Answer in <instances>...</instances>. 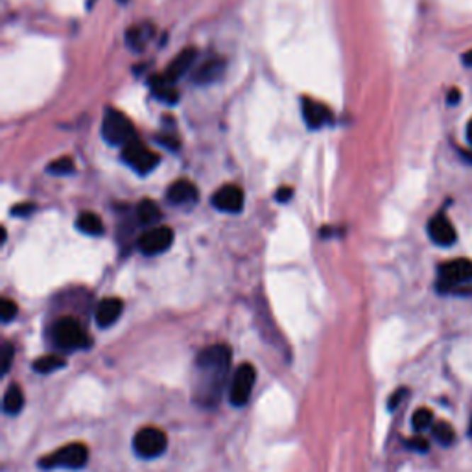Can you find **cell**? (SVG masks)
I'll return each mask as SVG.
<instances>
[{"label": "cell", "instance_id": "obj_1", "mask_svg": "<svg viewBox=\"0 0 472 472\" xmlns=\"http://www.w3.org/2000/svg\"><path fill=\"white\" fill-rule=\"evenodd\" d=\"M232 351L225 343L203 349L196 358L192 398L201 408H216L229 378Z\"/></svg>", "mask_w": 472, "mask_h": 472}, {"label": "cell", "instance_id": "obj_2", "mask_svg": "<svg viewBox=\"0 0 472 472\" xmlns=\"http://www.w3.org/2000/svg\"><path fill=\"white\" fill-rule=\"evenodd\" d=\"M50 339L63 351H84L91 347V338L76 318H61L52 325Z\"/></svg>", "mask_w": 472, "mask_h": 472}, {"label": "cell", "instance_id": "obj_3", "mask_svg": "<svg viewBox=\"0 0 472 472\" xmlns=\"http://www.w3.org/2000/svg\"><path fill=\"white\" fill-rule=\"evenodd\" d=\"M468 283H472L471 259H456L439 266L437 290L441 293H465Z\"/></svg>", "mask_w": 472, "mask_h": 472}, {"label": "cell", "instance_id": "obj_4", "mask_svg": "<svg viewBox=\"0 0 472 472\" xmlns=\"http://www.w3.org/2000/svg\"><path fill=\"white\" fill-rule=\"evenodd\" d=\"M102 135L107 142L113 146H122V148L137 140V133H135L131 120L124 113L116 111V109H109L103 116Z\"/></svg>", "mask_w": 472, "mask_h": 472}, {"label": "cell", "instance_id": "obj_5", "mask_svg": "<svg viewBox=\"0 0 472 472\" xmlns=\"http://www.w3.org/2000/svg\"><path fill=\"white\" fill-rule=\"evenodd\" d=\"M89 461V449L84 443H70L65 444L63 449L56 450L50 456H45V458L39 461V467L52 471V468H70V471H76V468L85 467Z\"/></svg>", "mask_w": 472, "mask_h": 472}, {"label": "cell", "instance_id": "obj_6", "mask_svg": "<svg viewBox=\"0 0 472 472\" xmlns=\"http://www.w3.org/2000/svg\"><path fill=\"white\" fill-rule=\"evenodd\" d=\"M168 437L167 434L155 426H144L133 437V449L137 456L142 459L159 458L161 454L167 452Z\"/></svg>", "mask_w": 472, "mask_h": 472}, {"label": "cell", "instance_id": "obj_7", "mask_svg": "<svg viewBox=\"0 0 472 472\" xmlns=\"http://www.w3.org/2000/svg\"><path fill=\"white\" fill-rule=\"evenodd\" d=\"M257 382V369L251 364H240L229 384V400L232 406H246L249 403Z\"/></svg>", "mask_w": 472, "mask_h": 472}, {"label": "cell", "instance_id": "obj_8", "mask_svg": "<svg viewBox=\"0 0 472 472\" xmlns=\"http://www.w3.org/2000/svg\"><path fill=\"white\" fill-rule=\"evenodd\" d=\"M172 242H174V232L170 227L167 225H157L152 227L148 231L144 232L137 242V247L142 255H161L167 249H170Z\"/></svg>", "mask_w": 472, "mask_h": 472}, {"label": "cell", "instance_id": "obj_9", "mask_svg": "<svg viewBox=\"0 0 472 472\" xmlns=\"http://www.w3.org/2000/svg\"><path fill=\"white\" fill-rule=\"evenodd\" d=\"M122 159H124L125 164H130L133 170H137L139 174H148L153 168L157 167L161 157L157 153L150 152L142 142L135 140V142L128 144L122 148Z\"/></svg>", "mask_w": 472, "mask_h": 472}, {"label": "cell", "instance_id": "obj_10", "mask_svg": "<svg viewBox=\"0 0 472 472\" xmlns=\"http://www.w3.org/2000/svg\"><path fill=\"white\" fill-rule=\"evenodd\" d=\"M213 205L222 213H240L244 208V192L240 186L225 185L213 196Z\"/></svg>", "mask_w": 472, "mask_h": 472}, {"label": "cell", "instance_id": "obj_11", "mask_svg": "<svg viewBox=\"0 0 472 472\" xmlns=\"http://www.w3.org/2000/svg\"><path fill=\"white\" fill-rule=\"evenodd\" d=\"M428 236H430V240L434 244L443 247L452 246L456 238H458L452 222L444 214H437V216L432 218L430 223H428Z\"/></svg>", "mask_w": 472, "mask_h": 472}, {"label": "cell", "instance_id": "obj_12", "mask_svg": "<svg viewBox=\"0 0 472 472\" xmlns=\"http://www.w3.org/2000/svg\"><path fill=\"white\" fill-rule=\"evenodd\" d=\"M122 310H124L122 299H118V297H107V299L98 303L94 320H96L98 327L107 329V327H111L113 323L118 321V318L122 315Z\"/></svg>", "mask_w": 472, "mask_h": 472}, {"label": "cell", "instance_id": "obj_13", "mask_svg": "<svg viewBox=\"0 0 472 472\" xmlns=\"http://www.w3.org/2000/svg\"><path fill=\"white\" fill-rule=\"evenodd\" d=\"M303 116H305L306 125L310 130H318L321 125H327L332 122V115L323 103L314 102L310 98H305L303 100Z\"/></svg>", "mask_w": 472, "mask_h": 472}, {"label": "cell", "instance_id": "obj_14", "mask_svg": "<svg viewBox=\"0 0 472 472\" xmlns=\"http://www.w3.org/2000/svg\"><path fill=\"white\" fill-rule=\"evenodd\" d=\"M167 198L172 205H185L192 203L198 199V189L192 181L177 179L170 185L167 192Z\"/></svg>", "mask_w": 472, "mask_h": 472}, {"label": "cell", "instance_id": "obj_15", "mask_svg": "<svg viewBox=\"0 0 472 472\" xmlns=\"http://www.w3.org/2000/svg\"><path fill=\"white\" fill-rule=\"evenodd\" d=\"M196 56H198V54H196V48H185V50L181 52L179 56H177L176 60L172 61L170 65H168L164 76L176 84L177 79L183 78V76H185L186 72L192 69V65H194V61H196Z\"/></svg>", "mask_w": 472, "mask_h": 472}, {"label": "cell", "instance_id": "obj_16", "mask_svg": "<svg viewBox=\"0 0 472 472\" xmlns=\"http://www.w3.org/2000/svg\"><path fill=\"white\" fill-rule=\"evenodd\" d=\"M150 89L152 93L167 103H176L179 100V93L174 87V82L164 74H155L150 78Z\"/></svg>", "mask_w": 472, "mask_h": 472}, {"label": "cell", "instance_id": "obj_17", "mask_svg": "<svg viewBox=\"0 0 472 472\" xmlns=\"http://www.w3.org/2000/svg\"><path fill=\"white\" fill-rule=\"evenodd\" d=\"M223 72V61L222 60H208L203 65L198 67L194 72V82L198 85H207L216 82Z\"/></svg>", "mask_w": 472, "mask_h": 472}, {"label": "cell", "instance_id": "obj_18", "mask_svg": "<svg viewBox=\"0 0 472 472\" xmlns=\"http://www.w3.org/2000/svg\"><path fill=\"white\" fill-rule=\"evenodd\" d=\"M24 406V391L19 384H11L6 389L2 408L8 415H17Z\"/></svg>", "mask_w": 472, "mask_h": 472}, {"label": "cell", "instance_id": "obj_19", "mask_svg": "<svg viewBox=\"0 0 472 472\" xmlns=\"http://www.w3.org/2000/svg\"><path fill=\"white\" fill-rule=\"evenodd\" d=\"M67 366V360L60 354H45V356L33 360V371L39 375H50L54 371L61 369Z\"/></svg>", "mask_w": 472, "mask_h": 472}, {"label": "cell", "instance_id": "obj_20", "mask_svg": "<svg viewBox=\"0 0 472 472\" xmlns=\"http://www.w3.org/2000/svg\"><path fill=\"white\" fill-rule=\"evenodd\" d=\"M137 218L142 225H153L161 220V208L152 199H142L137 205Z\"/></svg>", "mask_w": 472, "mask_h": 472}, {"label": "cell", "instance_id": "obj_21", "mask_svg": "<svg viewBox=\"0 0 472 472\" xmlns=\"http://www.w3.org/2000/svg\"><path fill=\"white\" fill-rule=\"evenodd\" d=\"M76 225L82 232L89 236H100L103 232V223L102 220L94 213H82L76 220Z\"/></svg>", "mask_w": 472, "mask_h": 472}, {"label": "cell", "instance_id": "obj_22", "mask_svg": "<svg viewBox=\"0 0 472 472\" xmlns=\"http://www.w3.org/2000/svg\"><path fill=\"white\" fill-rule=\"evenodd\" d=\"M432 434H434L435 441L443 444V446H449V444H452L454 441H456V432H454V428L449 422L444 421L435 422V425L432 426Z\"/></svg>", "mask_w": 472, "mask_h": 472}, {"label": "cell", "instance_id": "obj_23", "mask_svg": "<svg viewBox=\"0 0 472 472\" xmlns=\"http://www.w3.org/2000/svg\"><path fill=\"white\" fill-rule=\"evenodd\" d=\"M412 426L413 430L417 432L428 430V428L434 426V413H432L428 408H419L412 417Z\"/></svg>", "mask_w": 472, "mask_h": 472}, {"label": "cell", "instance_id": "obj_24", "mask_svg": "<svg viewBox=\"0 0 472 472\" xmlns=\"http://www.w3.org/2000/svg\"><path fill=\"white\" fill-rule=\"evenodd\" d=\"M146 39H148V28H131L128 30V35H125L128 47L135 52L142 50Z\"/></svg>", "mask_w": 472, "mask_h": 472}, {"label": "cell", "instance_id": "obj_25", "mask_svg": "<svg viewBox=\"0 0 472 472\" xmlns=\"http://www.w3.org/2000/svg\"><path fill=\"white\" fill-rule=\"evenodd\" d=\"M47 170L50 172V174H54V176H67V174L74 172V161L70 157H61L57 159V161L50 162Z\"/></svg>", "mask_w": 472, "mask_h": 472}, {"label": "cell", "instance_id": "obj_26", "mask_svg": "<svg viewBox=\"0 0 472 472\" xmlns=\"http://www.w3.org/2000/svg\"><path fill=\"white\" fill-rule=\"evenodd\" d=\"M17 315V305H15L11 299H2V305H0V318L4 323H10Z\"/></svg>", "mask_w": 472, "mask_h": 472}, {"label": "cell", "instance_id": "obj_27", "mask_svg": "<svg viewBox=\"0 0 472 472\" xmlns=\"http://www.w3.org/2000/svg\"><path fill=\"white\" fill-rule=\"evenodd\" d=\"M13 354H15L13 345H11L10 342H6L4 345H2V373H4V375L8 373V371H10Z\"/></svg>", "mask_w": 472, "mask_h": 472}, {"label": "cell", "instance_id": "obj_28", "mask_svg": "<svg viewBox=\"0 0 472 472\" xmlns=\"http://www.w3.org/2000/svg\"><path fill=\"white\" fill-rule=\"evenodd\" d=\"M406 446H408V449L417 450V452H428V450H430V444H428V441L421 439V437H413V439H408Z\"/></svg>", "mask_w": 472, "mask_h": 472}, {"label": "cell", "instance_id": "obj_29", "mask_svg": "<svg viewBox=\"0 0 472 472\" xmlns=\"http://www.w3.org/2000/svg\"><path fill=\"white\" fill-rule=\"evenodd\" d=\"M408 393V389H404V388H400V389H397V391H395L393 395H391V397H389V403H388V408L389 410H395V408L398 406V404L403 403V397L404 395Z\"/></svg>", "mask_w": 472, "mask_h": 472}, {"label": "cell", "instance_id": "obj_30", "mask_svg": "<svg viewBox=\"0 0 472 472\" xmlns=\"http://www.w3.org/2000/svg\"><path fill=\"white\" fill-rule=\"evenodd\" d=\"M293 190L292 189H281L277 192V201H288V199L292 198Z\"/></svg>", "mask_w": 472, "mask_h": 472}, {"label": "cell", "instance_id": "obj_31", "mask_svg": "<svg viewBox=\"0 0 472 472\" xmlns=\"http://www.w3.org/2000/svg\"><path fill=\"white\" fill-rule=\"evenodd\" d=\"M459 102V91L452 89L449 93V103H458Z\"/></svg>", "mask_w": 472, "mask_h": 472}, {"label": "cell", "instance_id": "obj_32", "mask_svg": "<svg viewBox=\"0 0 472 472\" xmlns=\"http://www.w3.org/2000/svg\"><path fill=\"white\" fill-rule=\"evenodd\" d=\"M463 63H465L467 67H472V50L467 52V54L463 56Z\"/></svg>", "mask_w": 472, "mask_h": 472}, {"label": "cell", "instance_id": "obj_33", "mask_svg": "<svg viewBox=\"0 0 472 472\" xmlns=\"http://www.w3.org/2000/svg\"><path fill=\"white\" fill-rule=\"evenodd\" d=\"M467 140H468V144L472 146V120L468 122V125H467Z\"/></svg>", "mask_w": 472, "mask_h": 472}, {"label": "cell", "instance_id": "obj_34", "mask_svg": "<svg viewBox=\"0 0 472 472\" xmlns=\"http://www.w3.org/2000/svg\"><path fill=\"white\" fill-rule=\"evenodd\" d=\"M471 435H472V419H471Z\"/></svg>", "mask_w": 472, "mask_h": 472}, {"label": "cell", "instance_id": "obj_35", "mask_svg": "<svg viewBox=\"0 0 472 472\" xmlns=\"http://www.w3.org/2000/svg\"><path fill=\"white\" fill-rule=\"evenodd\" d=\"M122 2H125V0H122Z\"/></svg>", "mask_w": 472, "mask_h": 472}]
</instances>
